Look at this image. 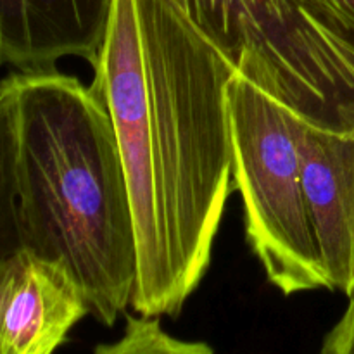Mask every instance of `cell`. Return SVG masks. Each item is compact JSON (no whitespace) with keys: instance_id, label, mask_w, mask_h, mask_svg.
<instances>
[{"instance_id":"obj_1","label":"cell","mask_w":354,"mask_h":354,"mask_svg":"<svg viewBox=\"0 0 354 354\" xmlns=\"http://www.w3.org/2000/svg\"><path fill=\"white\" fill-rule=\"evenodd\" d=\"M92 68L133 214L130 306L176 317L209 268L234 189L227 86L237 69L173 0H113Z\"/></svg>"},{"instance_id":"obj_2","label":"cell","mask_w":354,"mask_h":354,"mask_svg":"<svg viewBox=\"0 0 354 354\" xmlns=\"http://www.w3.org/2000/svg\"><path fill=\"white\" fill-rule=\"evenodd\" d=\"M14 140L23 248L68 266L90 315L113 327L137 275L133 214L116 133L90 85L55 69L0 82Z\"/></svg>"},{"instance_id":"obj_3","label":"cell","mask_w":354,"mask_h":354,"mask_svg":"<svg viewBox=\"0 0 354 354\" xmlns=\"http://www.w3.org/2000/svg\"><path fill=\"white\" fill-rule=\"evenodd\" d=\"M237 73L310 123L354 121V33L306 0H173Z\"/></svg>"},{"instance_id":"obj_4","label":"cell","mask_w":354,"mask_h":354,"mask_svg":"<svg viewBox=\"0 0 354 354\" xmlns=\"http://www.w3.org/2000/svg\"><path fill=\"white\" fill-rule=\"evenodd\" d=\"M227 107L232 175L252 254L283 296L330 290L303 183L304 118L237 71Z\"/></svg>"},{"instance_id":"obj_5","label":"cell","mask_w":354,"mask_h":354,"mask_svg":"<svg viewBox=\"0 0 354 354\" xmlns=\"http://www.w3.org/2000/svg\"><path fill=\"white\" fill-rule=\"evenodd\" d=\"M86 315L64 263L26 248L0 261V354H54Z\"/></svg>"},{"instance_id":"obj_6","label":"cell","mask_w":354,"mask_h":354,"mask_svg":"<svg viewBox=\"0 0 354 354\" xmlns=\"http://www.w3.org/2000/svg\"><path fill=\"white\" fill-rule=\"evenodd\" d=\"M303 183L330 290L354 292V128L335 131L303 120Z\"/></svg>"},{"instance_id":"obj_7","label":"cell","mask_w":354,"mask_h":354,"mask_svg":"<svg viewBox=\"0 0 354 354\" xmlns=\"http://www.w3.org/2000/svg\"><path fill=\"white\" fill-rule=\"evenodd\" d=\"M113 0H0V66L48 71L64 57L93 64Z\"/></svg>"},{"instance_id":"obj_8","label":"cell","mask_w":354,"mask_h":354,"mask_svg":"<svg viewBox=\"0 0 354 354\" xmlns=\"http://www.w3.org/2000/svg\"><path fill=\"white\" fill-rule=\"evenodd\" d=\"M23 248L14 180V140L7 97L0 92V261Z\"/></svg>"},{"instance_id":"obj_9","label":"cell","mask_w":354,"mask_h":354,"mask_svg":"<svg viewBox=\"0 0 354 354\" xmlns=\"http://www.w3.org/2000/svg\"><path fill=\"white\" fill-rule=\"evenodd\" d=\"M93 354H214L206 342L176 339L162 330L156 317H130L120 341L99 344Z\"/></svg>"},{"instance_id":"obj_10","label":"cell","mask_w":354,"mask_h":354,"mask_svg":"<svg viewBox=\"0 0 354 354\" xmlns=\"http://www.w3.org/2000/svg\"><path fill=\"white\" fill-rule=\"evenodd\" d=\"M318 354H354V292L341 320L324 339Z\"/></svg>"},{"instance_id":"obj_11","label":"cell","mask_w":354,"mask_h":354,"mask_svg":"<svg viewBox=\"0 0 354 354\" xmlns=\"http://www.w3.org/2000/svg\"><path fill=\"white\" fill-rule=\"evenodd\" d=\"M354 33V0H306Z\"/></svg>"}]
</instances>
